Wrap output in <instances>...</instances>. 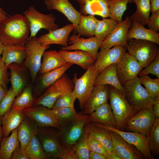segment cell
<instances>
[{"label": "cell", "mask_w": 159, "mask_h": 159, "mask_svg": "<svg viewBox=\"0 0 159 159\" xmlns=\"http://www.w3.org/2000/svg\"><path fill=\"white\" fill-rule=\"evenodd\" d=\"M139 80L140 83L145 87V88L153 98L159 96V79H153L148 75L139 76Z\"/></svg>", "instance_id": "44"}, {"label": "cell", "mask_w": 159, "mask_h": 159, "mask_svg": "<svg viewBox=\"0 0 159 159\" xmlns=\"http://www.w3.org/2000/svg\"><path fill=\"white\" fill-rule=\"evenodd\" d=\"M4 47V45L0 38V58H1V55L2 54Z\"/></svg>", "instance_id": "59"}, {"label": "cell", "mask_w": 159, "mask_h": 159, "mask_svg": "<svg viewBox=\"0 0 159 159\" xmlns=\"http://www.w3.org/2000/svg\"><path fill=\"white\" fill-rule=\"evenodd\" d=\"M104 85L112 86L125 95L124 88L120 82L116 72V63L106 67L96 77L94 86Z\"/></svg>", "instance_id": "29"}, {"label": "cell", "mask_w": 159, "mask_h": 159, "mask_svg": "<svg viewBox=\"0 0 159 159\" xmlns=\"http://www.w3.org/2000/svg\"><path fill=\"white\" fill-rule=\"evenodd\" d=\"M86 0H77V1L80 5V6L83 5Z\"/></svg>", "instance_id": "61"}, {"label": "cell", "mask_w": 159, "mask_h": 159, "mask_svg": "<svg viewBox=\"0 0 159 159\" xmlns=\"http://www.w3.org/2000/svg\"><path fill=\"white\" fill-rule=\"evenodd\" d=\"M144 69H142L138 76L148 75L151 74L159 79V53L155 59Z\"/></svg>", "instance_id": "48"}, {"label": "cell", "mask_w": 159, "mask_h": 159, "mask_svg": "<svg viewBox=\"0 0 159 159\" xmlns=\"http://www.w3.org/2000/svg\"><path fill=\"white\" fill-rule=\"evenodd\" d=\"M60 159H77L72 148L65 149Z\"/></svg>", "instance_id": "52"}, {"label": "cell", "mask_w": 159, "mask_h": 159, "mask_svg": "<svg viewBox=\"0 0 159 159\" xmlns=\"http://www.w3.org/2000/svg\"><path fill=\"white\" fill-rule=\"evenodd\" d=\"M88 134L86 123L81 137L72 148L77 159H89L90 151L87 142Z\"/></svg>", "instance_id": "42"}, {"label": "cell", "mask_w": 159, "mask_h": 159, "mask_svg": "<svg viewBox=\"0 0 159 159\" xmlns=\"http://www.w3.org/2000/svg\"><path fill=\"white\" fill-rule=\"evenodd\" d=\"M99 21L94 16L81 15L78 26L76 30L78 35L90 37L94 36L97 24Z\"/></svg>", "instance_id": "36"}, {"label": "cell", "mask_w": 159, "mask_h": 159, "mask_svg": "<svg viewBox=\"0 0 159 159\" xmlns=\"http://www.w3.org/2000/svg\"><path fill=\"white\" fill-rule=\"evenodd\" d=\"M18 130V127L12 131L9 136L2 138L0 145V155L2 159H11L13 152L20 144Z\"/></svg>", "instance_id": "34"}, {"label": "cell", "mask_w": 159, "mask_h": 159, "mask_svg": "<svg viewBox=\"0 0 159 159\" xmlns=\"http://www.w3.org/2000/svg\"><path fill=\"white\" fill-rule=\"evenodd\" d=\"M23 14L27 18L30 24V35L29 39L36 37L38 32L42 29L50 32L59 28L55 23L56 17L54 14H42L33 5L29 6Z\"/></svg>", "instance_id": "8"}, {"label": "cell", "mask_w": 159, "mask_h": 159, "mask_svg": "<svg viewBox=\"0 0 159 159\" xmlns=\"http://www.w3.org/2000/svg\"><path fill=\"white\" fill-rule=\"evenodd\" d=\"M58 52L67 63L77 64L85 70L88 69L95 60L92 54L84 51H70L61 49Z\"/></svg>", "instance_id": "23"}, {"label": "cell", "mask_w": 159, "mask_h": 159, "mask_svg": "<svg viewBox=\"0 0 159 159\" xmlns=\"http://www.w3.org/2000/svg\"><path fill=\"white\" fill-rule=\"evenodd\" d=\"M89 159H107L106 156L100 153L91 151Z\"/></svg>", "instance_id": "56"}, {"label": "cell", "mask_w": 159, "mask_h": 159, "mask_svg": "<svg viewBox=\"0 0 159 159\" xmlns=\"http://www.w3.org/2000/svg\"><path fill=\"white\" fill-rule=\"evenodd\" d=\"M8 69L1 58H0V84L6 90H8L7 85L10 82L9 78L10 73L8 71Z\"/></svg>", "instance_id": "49"}, {"label": "cell", "mask_w": 159, "mask_h": 159, "mask_svg": "<svg viewBox=\"0 0 159 159\" xmlns=\"http://www.w3.org/2000/svg\"><path fill=\"white\" fill-rule=\"evenodd\" d=\"M90 123L93 125L102 127L105 129L116 132L126 141L135 146L142 155L144 158L154 159L150 150L146 136L137 132L121 130L97 122Z\"/></svg>", "instance_id": "11"}, {"label": "cell", "mask_w": 159, "mask_h": 159, "mask_svg": "<svg viewBox=\"0 0 159 159\" xmlns=\"http://www.w3.org/2000/svg\"><path fill=\"white\" fill-rule=\"evenodd\" d=\"M100 49L93 64L99 74L107 67L116 63L127 50L126 47L121 45L108 49Z\"/></svg>", "instance_id": "16"}, {"label": "cell", "mask_w": 159, "mask_h": 159, "mask_svg": "<svg viewBox=\"0 0 159 159\" xmlns=\"http://www.w3.org/2000/svg\"><path fill=\"white\" fill-rule=\"evenodd\" d=\"M11 159H29V158L24 150L21 148L19 144L13 152Z\"/></svg>", "instance_id": "51"}, {"label": "cell", "mask_w": 159, "mask_h": 159, "mask_svg": "<svg viewBox=\"0 0 159 159\" xmlns=\"http://www.w3.org/2000/svg\"><path fill=\"white\" fill-rule=\"evenodd\" d=\"M44 3L49 10H56L62 13L77 29L81 13L76 10L69 0H45Z\"/></svg>", "instance_id": "21"}, {"label": "cell", "mask_w": 159, "mask_h": 159, "mask_svg": "<svg viewBox=\"0 0 159 159\" xmlns=\"http://www.w3.org/2000/svg\"><path fill=\"white\" fill-rule=\"evenodd\" d=\"M153 108L155 118H159V96L154 99Z\"/></svg>", "instance_id": "53"}, {"label": "cell", "mask_w": 159, "mask_h": 159, "mask_svg": "<svg viewBox=\"0 0 159 159\" xmlns=\"http://www.w3.org/2000/svg\"><path fill=\"white\" fill-rule=\"evenodd\" d=\"M30 32L29 22L24 15L15 14L0 23V38L4 46L24 45Z\"/></svg>", "instance_id": "1"}, {"label": "cell", "mask_w": 159, "mask_h": 159, "mask_svg": "<svg viewBox=\"0 0 159 159\" xmlns=\"http://www.w3.org/2000/svg\"><path fill=\"white\" fill-rule=\"evenodd\" d=\"M51 111L56 119L60 128L74 124L85 115L82 111L79 113L77 112L74 107L51 109Z\"/></svg>", "instance_id": "27"}, {"label": "cell", "mask_w": 159, "mask_h": 159, "mask_svg": "<svg viewBox=\"0 0 159 159\" xmlns=\"http://www.w3.org/2000/svg\"><path fill=\"white\" fill-rule=\"evenodd\" d=\"M15 98L11 107L22 111L24 108L32 106L34 100L32 86L29 85Z\"/></svg>", "instance_id": "38"}, {"label": "cell", "mask_w": 159, "mask_h": 159, "mask_svg": "<svg viewBox=\"0 0 159 159\" xmlns=\"http://www.w3.org/2000/svg\"><path fill=\"white\" fill-rule=\"evenodd\" d=\"M87 115L74 124L58 129V137L62 147L65 149H71L81 137L85 124Z\"/></svg>", "instance_id": "13"}, {"label": "cell", "mask_w": 159, "mask_h": 159, "mask_svg": "<svg viewBox=\"0 0 159 159\" xmlns=\"http://www.w3.org/2000/svg\"><path fill=\"white\" fill-rule=\"evenodd\" d=\"M1 117H0V145L1 140L2 138L3 134L2 129L1 125Z\"/></svg>", "instance_id": "60"}, {"label": "cell", "mask_w": 159, "mask_h": 159, "mask_svg": "<svg viewBox=\"0 0 159 159\" xmlns=\"http://www.w3.org/2000/svg\"><path fill=\"white\" fill-rule=\"evenodd\" d=\"M74 27L72 24H67L41 35L38 38V40L43 46L56 44L66 47L68 45L69 36Z\"/></svg>", "instance_id": "20"}, {"label": "cell", "mask_w": 159, "mask_h": 159, "mask_svg": "<svg viewBox=\"0 0 159 159\" xmlns=\"http://www.w3.org/2000/svg\"><path fill=\"white\" fill-rule=\"evenodd\" d=\"M107 159H122L118 153L114 149L109 152Z\"/></svg>", "instance_id": "55"}, {"label": "cell", "mask_w": 159, "mask_h": 159, "mask_svg": "<svg viewBox=\"0 0 159 159\" xmlns=\"http://www.w3.org/2000/svg\"><path fill=\"white\" fill-rule=\"evenodd\" d=\"M42 57V62L38 72L40 75L61 67L67 63L56 50L45 51Z\"/></svg>", "instance_id": "33"}, {"label": "cell", "mask_w": 159, "mask_h": 159, "mask_svg": "<svg viewBox=\"0 0 159 159\" xmlns=\"http://www.w3.org/2000/svg\"><path fill=\"white\" fill-rule=\"evenodd\" d=\"M7 91L0 84V102L4 97Z\"/></svg>", "instance_id": "57"}, {"label": "cell", "mask_w": 159, "mask_h": 159, "mask_svg": "<svg viewBox=\"0 0 159 159\" xmlns=\"http://www.w3.org/2000/svg\"><path fill=\"white\" fill-rule=\"evenodd\" d=\"M22 111L25 115L34 121L39 127H50L60 128L51 109L46 107L37 105L26 108Z\"/></svg>", "instance_id": "14"}, {"label": "cell", "mask_w": 159, "mask_h": 159, "mask_svg": "<svg viewBox=\"0 0 159 159\" xmlns=\"http://www.w3.org/2000/svg\"><path fill=\"white\" fill-rule=\"evenodd\" d=\"M158 45L147 40L132 39L128 41L129 53L143 67L151 62L159 53Z\"/></svg>", "instance_id": "3"}, {"label": "cell", "mask_w": 159, "mask_h": 159, "mask_svg": "<svg viewBox=\"0 0 159 159\" xmlns=\"http://www.w3.org/2000/svg\"><path fill=\"white\" fill-rule=\"evenodd\" d=\"M24 45L26 55L22 66L28 69L31 74L32 82L34 84L40 68L43 54L50 45L43 46L36 37L28 39Z\"/></svg>", "instance_id": "5"}, {"label": "cell", "mask_w": 159, "mask_h": 159, "mask_svg": "<svg viewBox=\"0 0 159 159\" xmlns=\"http://www.w3.org/2000/svg\"><path fill=\"white\" fill-rule=\"evenodd\" d=\"M6 15L8 14L5 12L0 11V23L2 21L8 17Z\"/></svg>", "instance_id": "58"}, {"label": "cell", "mask_w": 159, "mask_h": 159, "mask_svg": "<svg viewBox=\"0 0 159 159\" xmlns=\"http://www.w3.org/2000/svg\"><path fill=\"white\" fill-rule=\"evenodd\" d=\"M110 86L109 85L94 86L83 110L85 114L89 115L108 102Z\"/></svg>", "instance_id": "19"}, {"label": "cell", "mask_w": 159, "mask_h": 159, "mask_svg": "<svg viewBox=\"0 0 159 159\" xmlns=\"http://www.w3.org/2000/svg\"><path fill=\"white\" fill-rule=\"evenodd\" d=\"M39 128L34 121L25 115L18 130V138L21 148L24 150L32 138L38 135Z\"/></svg>", "instance_id": "25"}, {"label": "cell", "mask_w": 159, "mask_h": 159, "mask_svg": "<svg viewBox=\"0 0 159 159\" xmlns=\"http://www.w3.org/2000/svg\"><path fill=\"white\" fill-rule=\"evenodd\" d=\"M132 22V20L127 16L125 19L118 23L113 31L102 41L100 48L108 49L117 45L127 47V34Z\"/></svg>", "instance_id": "15"}, {"label": "cell", "mask_w": 159, "mask_h": 159, "mask_svg": "<svg viewBox=\"0 0 159 159\" xmlns=\"http://www.w3.org/2000/svg\"><path fill=\"white\" fill-rule=\"evenodd\" d=\"M16 95L11 86L0 102V117H1L11 107Z\"/></svg>", "instance_id": "46"}, {"label": "cell", "mask_w": 159, "mask_h": 159, "mask_svg": "<svg viewBox=\"0 0 159 159\" xmlns=\"http://www.w3.org/2000/svg\"><path fill=\"white\" fill-rule=\"evenodd\" d=\"M147 25L149 29L158 32L159 30V11L152 13L149 17Z\"/></svg>", "instance_id": "50"}, {"label": "cell", "mask_w": 159, "mask_h": 159, "mask_svg": "<svg viewBox=\"0 0 159 159\" xmlns=\"http://www.w3.org/2000/svg\"><path fill=\"white\" fill-rule=\"evenodd\" d=\"M109 99L117 129L125 131L128 120L139 111L128 102L125 95L114 87L110 85Z\"/></svg>", "instance_id": "2"}, {"label": "cell", "mask_w": 159, "mask_h": 159, "mask_svg": "<svg viewBox=\"0 0 159 159\" xmlns=\"http://www.w3.org/2000/svg\"><path fill=\"white\" fill-rule=\"evenodd\" d=\"M87 123L97 122L104 125L116 127V122L110 104L105 103L91 114L87 115Z\"/></svg>", "instance_id": "24"}, {"label": "cell", "mask_w": 159, "mask_h": 159, "mask_svg": "<svg viewBox=\"0 0 159 159\" xmlns=\"http://www.w3.org/2000/svg\"><path fill=\"white\" fill-rule=\"evenodd\" d=\"M146 137L152 154L159 155V118H155Z\"/></svg>", "instance_id": "43"}, {"label": "cell", "mask_w": 159, "mask_h": 159, "mask_svg": "<svg viewBox=\"0 0 159 159\" xmlns=\"http://www.w3.org/2000/svg\"><path fill=\"white\" fill-rule=\"evenodd\" d=\"M155 118L153 106L143 108L128 120L125 131L137 132L147 136Z\"/></svg>", "instance_id": "10"}, {"label": "cell", "mask_w": 159, "mask_h": 159, "mask_svg": "<svg viewBox=\"0 0 159 159\" xmlns=\"http://www.w3.org/2000/svg\"><path fill=\"white\" fill-rule=\"evenodd\" d=\"M0 11H2L3 12H5L0 7Z\"/></svg>", "instance_id": "63"}, {"label": "cell", "mask_w": 159, "mask_h": 159, "mask_svg": "<svg viewBox=\"0 0 159 159\" xmlns=\"http://www.w3.org/2000/svg\"><path fill=\"white\" fill-rule=\"evenodd\" d=\"M86 126L88 133L102 144L109 152L114 149L111 137L107 130L90 122L86 123Z\"/></svg>", "instance_id": "35"}, {"label": "cell", "mask_w": 159, "mask_h": 159, "mask_svg": "<svg viewBox=\"0 0 159 159\" xmlns=\"http://www.w3.org/2000/svg\"><path fill=\"white\" fill-rule=\"evenodd\" d=\"M24 150L30 159H47L38 135L32 138Z\"/></svg>", "instance_id": "40"}, {"label": "cell", "mask_w": 159, "mask_h": 159, "mask_svg": "<svg viewBox=\"0 0 159 159\" xmlns=\"http://www.w3.org/2000/svg\"><path fill=\"white\" fill-rule=\"evenodd\" d=\"M123 86L127 101L135 109L139 110L153 106L154 99L142 86L138 76L126 82Z\"/></svg>", "instance_id": "4"}, {"label": "cell", "mask_w": 159, "mask_h": 159, "mask_svg": "<svg viewBox=\"0 0 159 159\" xmlns=\"http://www.w3.org/2000/svg\"><path fill=\"white\" fill-rule=\"evenodd\" d=\"M118 23L110 18H103L99 20L95 29L94 36L102 41L106 38L115 28Z\"/></svg>", "instance_id": "39"}, {"label": "cell", "mask_w": 159, "mask_h": 159, "mask_svg": "<svg viewBox=\"0 0 159 159\" xmlns=\"http://www.w3.org/2000/svg\"><path fill=\"white\" fill-rule=\"evenodd\" d=\"M78 34H74L69 37L68 41L70 45L62 47L61 49L66 51L81 50L87 52L95 59L98 51L102 42L95 36L85 39L80 38Z\"/></svg>", "instance_id": "17"}, {"label": "cell", "mask_w": 159, "mask_h": 159, "mask_svg": "<svg viewBox=\"0 0 159 159\" xmlns=\"http://www.w3.org/2000/svg\"><path fill=\"white\" fill-rule=\"evenodd\" d=\"M143 68L128 52L125 53L116 63L117 74L122 86L127 82L138 76Z\"/></svg>", "instance_id": "12"}, {"label": "cell", "mask_w": 159, "mask_h": 159, "mask_svg": "<svg viewBox=\"0 0 159 159\" xmlns=\"http://www.w3.org/2000/svg\"><path fill=\"white\" fill-rule=\"evenodd\" d=\"M1 59L8 68L12 63L22 64L25 60L26 52L24 45H14L4 46Z\"/></svg>", "instance_id": "30"}, {"label": "cell", "mask_w": 159, "mask_h": 159, "mask_svg": "<svg viewBox=\"0 0 159 159\" xmlns=\"http://www.w3.org/2000/svg\"><path fill=\"white\" fill-rule=\"evenodd\" d=\"M107 130L111 137L114 149L122 159H144L135 146L127 142L116 132Z\"/></svg>", "instance_id": "18"}, {"label": "cell", "mask_w": 159, "mask_h": 159, "mask_svg": "<svg viewBox=\"0 0 159 159\" xmlns=\"http://www.w3.org/2000/svg\"><path fill=\"white\" fill-rule=\"evenodd\" d=\"M77 99V96L73 90L67 91L59 97L52 109L64 107L74 108V103Z\"/></svg>", "instance_id": "45"}, {"label": "cell", "mask_w": 159, "mask_h": 159, "mask_svg": "<svg viewBox=\"0 0 159 159\" xmlns=\"http://www.w3.org/2000/svg\"><path fill=\"white\" fill-rule=\"evenodd\" d=\"M99 74L93 64L86 70L84 74L78 78L75 73L72 80L74 84L73 91L78 100L79 106L83 110L94 87L95 79Z\"/></svg>", "instance_id": "7"}, {"label": "cell", "mask_w": 159, "mask_h": 159, "mask_svg": "<svg viewBox=\"0 0 159 159\" xmlns=\"http://www.w3.org/2000/svg\"><path fill=\"white\" fill-rule=\"evenodd\" d=\"M150 6L152 13L159 11V0H150Z\"/></svg>", "instance_id": "54"}, {"label": "cell", "mask_w": 159, "mask_h": 159, "mask_svg": "<svg viewBox=\"0 0 159 159\" xmlns=\"http://www.w3.org/2000/svg\"><path fill=\"white\" fill-rule=\"evenodd\" d=\"M134 0H129V3H133Z\"/></svg>", "instance_id": "62"}, {"label": "cell", "mask_w": 159, "mask_h": 159, "mask_svg": "<svg viewBox=\"0 0 159 159\" xmlns=\"http://www.w3.org/2000/svg\"><path fill=\"white\" fill-rule=\"evenodd\" d=\"M74 88L72 80L65 73L35 99L32 106L42 105L52 109L56 101L61 95L67 91L73 90Z\"/></svg>", "instance_id": "6"}, {"label": "cell", "mask_w": 159, "mask_h": 159, "mask_svg": "<svg viewBox=\"0 0 159 159\" xmlns=\"http://www.w3.org/2000/svg\"><path fill=\"white\" fill-rule=\"evenodd\" d=\"M0 159H2V158L0 155Z\"/></svg>", "instance_id": "64"}, {"label": "cell", "mask_w": 159, "mask_h": 159, "mask_svg": "<svg viewBox=\"0 0 159 159\" xmlns=\"http://www.w3.org/2000/svg\"><path fill=\"white\" fill-rule=\"evenodd\" d=\"M132 26L129 29L127 35V41L132 39L149 41L159 44V33L149 29L135 20H132Z\"/></svg>", "instance_id": "31"}, {"label": "cell", "mask_w": 159, "mask_h": 159, "mask_svg": "<svg viewBox=\"0 0 159 159\" xmlns=\"http://www.w3.org/2000/svg\"><path fill=\"white\" fill-rule=\"evenodd\" d=\"M10 73V82L13 90L16 96L19 95L25 88L27 79L25 73V68L15 63H12L8 67Z\"/></svg>", "instance_id": "28"}, {"label": "cell", "mask_w": 159, "mask_h": 159, "mask_svg": "<svg viewBox=\"0 0 159 159\" xmlns=\"http://www.w3.org/2000/svg\"><path fill=\"white\" fill-rule=\"evenodd\" d=\"M136 5V11L129 18L142 25H147L150 12V0H134Z\"/></svg>", "instance_id": "37"}, {"label": "cell", "mask_w": 159, "mask_h": 159, "mask_svg": "<svg viewBox=\"0 0 159 159\" xmlns=\"http://www.w3.org/2000/svg\"><path fill=\"white\" fill-rule=\"evenodd\" d=\"M73 64L64 65L40 75L34 91L35 96L40 95L43 91L60 78Z\"/></svg>", "instance_id": "22"}, {"label": "cell", "mask_w": 159, "mask_h": 159, "mask_svg": "<svg viewBox=\"0 0 159 159\" xmlns=\"http://www.w3.org/2000/svg\"><path fill=\"white\" fill-rule=\"evenodd\" d=\"M129 1V0H108L110 18L118 23L121 22L123 15L127 9Z\"/></svg>", "instance_id": "41"}, {"label": "cell", "mask_w": 159, "mask_h": 159, "mask_svg": "<svg viewBox=\"0 0 159 159\" xmlns=\"http://www.w3.org/2000/svg\"><path fill=\"white\" fill-rule=\"evenodd\" d=\"M24 116L22 111L11 107L1 118L3 137L8 136L13 130L18 127Z\"/></svg>", "instance_id": "26"}, {"label": "cell", "mask_w": 159, "mask_h": 159, "mask_svg": "<svg viewBox=\"0 0 159 159\" xmlns=\"http://www.w3.org/2000/svg\"><path fill=\"white\" fill-rule=\"evenodd\" d=\"M87 142L90 151L100 153L106 157L108 154L109 152L103 145L94 136L88 133Z\"/></svg>", "instance_id": "47"}, {"label": "cell", "mask_w": 159, "mask_h": 159, "mask_svg": "<svg viewBox=\"0 0 159 159\" xmlns=\"http://www.w3.org/2000/svg\"><path fill=\"white\" fill-rule=\"evenodd\" d=\"M58 130L52 127H39L38 136L47 158L60 159L64 150L59 141Z\"/></svg>", "instance_id": "9"}, {"label": "cell", "mask_w": 159, "mask_h": 159, "mask_svg": "<svg viewBox=\"0 0 159 159\" xmlns=\"http://www.w3.org/2000/svg\"><path fill=\"white\" fill-rule=\"evenodd\" d=\"M107 1L86 0L84 4L80 6V12L85 15H98L103 18L110 17Z\"/></svg>", "instance_id": "32"}]
</instances>
